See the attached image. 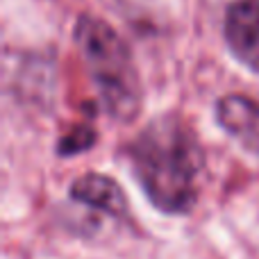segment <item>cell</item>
I'll return each instance as SVG.
<instances>
[{
    "mask_svg": "<svg viewBox=\"0 0 259 259\" xmlns=\"http://www.w3.org/2000/svg\"><path fill=\"white\" fill-rule=\"evenodd\" d=\"M223 32L234 57L259 73V0H237L230 5Z\"/></svg>",
    "mask_w": 259,
    "mask_h": 259,
    "instance_id": "3957f363",
    "label": "cell"
},
{
    "mask_svg": "<svg viewBox=\"0 0 259 259\" xmlns=\"http://www.w3.org/2000/svg\"><path fill=\"white\" fill-rule=\"evenodd\" d=\"M71 198L77 200L80 205L105 211V214L116 216V219H125L130 209L127 198L123 193V189L118 187L116 180L100 173L80 175L71 184Z\"/></svg>",
    "mask_w": 259,
    "mask_h": 259,
    "instance_id": "5b68a950",
    "label": "cell"
},
{
    "mask_svg": "<svg viewBox=\"0 0 259 259\" xmlns=\"http://www.w3.org/2000/svg\"><path fill=\"white\" fill-rule=\"evenodd\" d=\"M127 159L148 200L168 214H187L200 196L205 152L178 116H157L134 137Z\"/></svg>",
    "mask_w": 259,
    "mask_h": 259,
    "instance_id": "6da1fadb",
    "label": "cell"
},
{
    "mask_svg": "<svg viewBox=\"0 0 259 259\" xmlns=\"http://www.w3.org/2000/svg\"><path fill=\"white\" fill-rule=\"evenodd\" d=\"M73 36L105 112L121 123L134 121L141 112L143 89L132 53L121 34L96 16H80Z\"/></svg>",
    "mask_w": 259,
    "mask_h": 259,
    "instance_id": "7a4b0ae2",
    "label": "cell"
},
{
    "mask_svg": "<svg viewBox=\"0 0 259 259\" xmlns=\"http://www.w3.org/2000/svg\"><path fill=\"white\" fill-rule=\"evenodd\" d=\"M221 127L243 143L248 150L259 152V100L248 96H225L216 105Z\"/></svg>",
    "mask_w": 259,
    "mask_h": 259,
    "instance_id": "277c9868",
    "label": "cell"
},
{
    "mask_svg": "<svg viewBox=\"0 0 259 259\" xmlns=\"http://www.w3.org/2000/svg\"><path fill=\"white\" fill-rule=\"evenodd\" d=\"M94 143V130L89 127H75L71 134L62 139L59 143V152L62 155H75V152H82Z\"/></svg>",
    "mask_w": 259,
    "mask_h": 259,
    "instance_id": "8992f818",
    "label": "cell"
}]
</instances>
